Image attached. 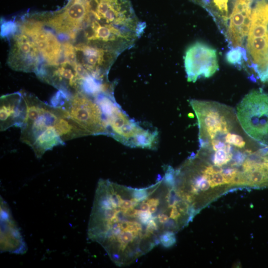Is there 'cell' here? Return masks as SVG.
Masks as SVG:
<instances>
[{
	"label": "cell",
	"instance_id": "6da1fadb",
	"mask_svg": "<svg viewBox=\"0 0 268 268\" xmlns=\"http://www.w3.org/2000/svg\"><path fill=\"white\" fill-rule=\"evenodd\" d=\"M169 193L161 179L141 188L100 179L89 217V239L99 244L117 266L133 263L160 244L163 234L181 230L171 214L149 209Z\"/></svg>",
	"mask_w": 268,
	"mask_h": 268
},
{
	"label": "cell",
	"instance_id": "7a4b0ae2",
	"mask_svg": "<svg viewBox=\"0 0 268 268\" xmlns=\"http://www.w3.org/2000/svg\"><path fill=\"white\" fill-rule=\"evenodd\" d=\"M21 92L27 110L20 127V139L31 147L37 158H40L47 151L65 144L59 133L60 120L65 110L43 102L33 94Z\"/></svg>",
	"mask_w": 268,
	"mask_h": 268
},
{
	"label": "cell",
	"instance_id": "3957f363",
	"mask_svg": "<svg viewBox=\"0 0 268 268\" xmlns=\"http://www.w3.org/2000/svg\"><path fill=\"white\" fill-rule=\"evenodd\" d=\"M107 124L108 135L132 147L154 149L157 144L156 130L146 129L131 119L116 102L114 92H104L96 97Z\"/></svg>",
	"mask_w": 268,
	"mask_h": 268
},
{
	"label": "cell",
	"instance_id": "277c9868",
	"mask_svg": "<svg viewBox=\"0 0 268 268\" xmlns=\"http://www.w3.org/2000/svg\"><path fill=\"white\" fill-rule=\"evenodd\" d=\"M51 104L63 108L89 134L108 135L107 124L96 96L82 92L66 94L59 91Z\"/></svg>",
	"mask_w": 268,
	"mask_h": 268
},
{
	"label": "cell",
	"instance_id": "5b68a950",
	"mask_svg": "<svg viewBox=\"0 0 268 268\" xmlns=\"http://www.w3.org/2000/svg\"><path fill=\"white\" fill-rule=\"evenodd\" d=\"M246 50L249 65L257 78L268 83V1L258 0L251 14Z\"/></svg>",
	"mask_w": 268,
	"mask_h": 268
},
{
	"label": "cell",
	"instance_id": "8992f818",
	"mask_svg": "<svg viewBox=\"0 0 268 268\" xmlns=\"http://www.w3.org/2000/svg\"><path fill=\"white\" fill-rule=\"evenodd\" d=\"M242 130L261 145L268 146V93L262 89L246 95L236 108Z\"/></svg>",
	"mask_w": 268,
	"mask_h": 268
},
{
	"label": "cell",
	"instance_id": "52a82bcc",
	"mask_svg": "<svg viewBox=\"0 0 268 268\" xmlns=\"http://www.w3.org/2000/svg\"><path fill=\"white\" fill-rule=\"evenodd\" d=\"M45 25L53 29L65 40H75L90 18L89 0H68L59 10L32 13Z\"/></svg>",
	"mask_w": 268,
	"mask_h": 268
},
{
	"label": "cell",
	"instance_id": "ba28073f",
	"mask_svg": "<svg viewBox=\"0 0 268 268\" xmlns=\"http://www.w3.org/2000/svg\"><path fill=\"white\" fill-rule=\"evenodd\" d=\"M89 2L92 18L137 38L141 36L145 24L137 18L129 0H89Z\"/></svg>",
	"mask_w": 268,
	"mask_h": 268
},
{
	"label": "cell",
	"instance_id": "9c48e42d",
	"mask_svg": "<svg viewBox=\"0 0 268 268\" xmlns=\"http://www.w3.org/2000/svg\"><path fill=\"white\" fill-rule=\"evenodd\" d=\"M74 47L77 63L93 78L108 81L110 67L120 54L87 42H79Z\"/></svg>",
	"mask_w": 268,
	"mask_h": 268
},
{
	"label": "cell",
	"instance_id": "30bf717a",
	"mask_svg": "<svg viewBox=\"0 0 268 268\" xmlns=\"http://www.w3.org/2000/svg\"><path fill=\"white\" fill-rule=\"evenodd\" d=\"M10 42L8 66L15 70L36 73L43 61L34 42L29 36L20 31L16 25Z\"/></svg>",
	"mask_w": 268,
	"mask_h": 268
},
{
	"label": "cell",
	"instance_id": "8fae6325",
	"mask_svg": "<svg viewBox=\"0 0 268 268\" xmlns=\"http://www.w3.org/2000/svg\"><path fill=\"white\" fill-rule=\"evenodd\" d=\"M184 65L189 82H195L201 77H209L219 67L216 51L202 43H195L186 50Z\"/></svg>",
	"mask_w": 268,
	"mask_h": 268
},
{
	"label": "cell",
	"instance_id": "7c38bea8",
	"mask_svg": "<svg viewBox=\"0 0 268 268\" xmlns=\"http://www.w3.org/2000/svg\"><path fill=\"white\" fill-rule=\"evenodd\" d=\"M253 0H235L229 17L226 36L233 48L242 47L247 36L251 21Z\"/></svg>",
	"mask_w": 268,
	"mask_h": 268
},
{
	"label": "cell",
	"instance_id": "4fadbf2b",
	"mask_svg": "<svg viewBox=\"0 0 268 268\" xmlns=\"http://www.w3.org/2000/svg\"><path fill=\"white\" fill-rule=\"evenodd\" d=\"M26 251V244L9 208L0 197V251L23 254Z\"/></svg>",
	"mask_w": 268,
	"mask_h": 268
},
{
	"label": "cell",
	"instance_id": "5bb4252c",
	"mask_svg": "<svg viewBox=\"0 0 268 268\" xmlns=\"http://www.w3.org/2000/svg\"><path fill=\"white\" fill-rule=\"evenodd\" d=\"M0 129L20 127L26 114V104L21 91L3 95L0 99Z\"/></svg>",
	"mask_w": 268,
	"mask_h": 268
},
{
	"label": "cell",
	"instance_id": "9a60e30c",
	"mask_svg": "<svg viewBox=\"0 0 268 268\" xmlns=\"http://www.w3.org/2000/svg\"><path fill=\"white\" fill-rule=\"evenodd\" d=\"M208 10L222 24L228 19V0H192Z\"/></svg>",
	"mask_w": 268,
	"mask_h": 268
},
{
	"label": "cell",
	"instance_id": "2e32d148",
	"mask_svg": "<svg viewBox=\"0 0 268 268\" xmlns=\"http://www.w3.org/2000/svg\"><path fill=\"white\" fill-rule=\"evenodd\" d=\"M226 60L231 64L241 65L243 60L247 61L246 51L242 47L232 48L226 55Z\"/></svg>",
	"mask_w": 268,
	"mask_h": 268
},
{
	"label": "cell",
	"instance_id": "e0dca14e",
	"mask_svg": "<svg viewBox=\"0 0 268 268\" xmlns=\"http://www.w3.org/2000/svg\"><path fill=\"white\" fill-rule=\"evenodd\" d=\"M235 128L227 133L224 137L225 141L237 147L243 148L245 147L246 142L241 135L233 132Z\"/></svg>",
	"mask_w": 268,
	"mask_h": 268
}]
</instances>
